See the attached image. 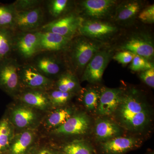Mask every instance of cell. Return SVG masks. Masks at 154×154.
Segmentation results:
<instances>
[{
    "instance_id": "14",
    "label": "cell",
    "mask_w": 154,
    "mask_h": 154,
    "mask_svg": "<svg viewBox=\"0 0 154 154\" xmlns=\"http://www.w3.org/2000/svg\"><path fill=\"white\" fill-rule=\"evenodd\" d=\"M123 51H127L148 60L153 57L154 48L149 38L136 36L129 39L122 46Z\"/></svg>"
},
{
    "instance_id": "33",
    "label": "cell",
    "mask_w": 154,
    "mask_h": 154,
    "mask_svg": "<svg viewBox=\"0 0 154 154\" xmlns=\"http://www.w3.org/2000/svg\"><path fill=\"white\" fill-rule=\"evenodd\" d=\"M139 19L142 22L147 24H152L154 22V6H151L146 8L141 12L138 16Z\"/></svg>"
},
{
    "instance_id": "20",
    "label": "cell",
    "mask_w": 154,
    "mask_h": 154,
    "mask_svg": "<svg viewBox=\"0 0 154 154\" xmlns=\"http://www.w3.org/2000/svg\"><path fill=\"white\" fill-rule=\"evenodd\" d=\"M35 119V113L28 107H17L12 113V122L19 128L28 127L34 122Z\"/></svg>"
},
{
    "instance_id": "7",
    "label": "cell",
    "mask_w": 154,
    "mask_h": 154,
    "mask_svg": "<svg viewBox=\"0 0 154 154\" xmlns=\"http://www.w3.org/2000/svg\"><path fill=\"white\" fill-rule=\"evenodd\" d=\"M122 95V92L119 89L102 88L96 109L97 113L102 116H106L115 113L121 102Z\"/></svg>"
},
{
    "instance_id": "18",
    "label": "cell",
    "mask_w": 154,
    "mask_h": 154,
    "mask_svg": "<svg viewBox=\"0 0 154 154\" xmlns=\"http://www.w3.org/2000/svg\"><path fill=\"white\" fill-rule=\"evenodd\" d=\"M42 90L31 89L22 94L21 99L22 102L31 107L40 110H45L49 105V99Z\"/></svg>"
},
{
    "instance_id": "4",
    "label": "cell",
    "mask_w": 154,
    "mask_h": 154,
    "mask_svg": "<svg viewBox=\"0 0 154 154\" xmlns=\"http://www.w3.org/2000/svg\"><path fill=\"white\" fill-rule=\"evenodd\" d=\"M83 21L81 17L75 14H69L43 25L40 31L51 32L72 38L77 31H79Z\"/></svg>"
},
{
    "instance_id": "25",
    "label": "cell",
    "mask_w": 154,
    "mask_h": 154,
    "mask_svg": "<svg viewBox=\"0 0 154 154\" xmlns=\"http://www.w3.org/2000/svg\"><path fill=\"white\" fill-rule=\"evenodd\" d=\"M16 12L12 5H0V28L14 29Z\"/></svg>"
},
{
    "instance_id": "10",
    "label": "cell",
    "mask_w": 154,
    "mask_h": 154,
    "mask_svg": "<svg viewBox=\"0 0 154 154\" xmlns=\"http://www.w3.org/2000/svg\"><path fill=\"white\" fill-rule=\"evenodd\" d=\"M38 42L37 31L22 32L14 39V46L20 55L29 58L39 52Z\"/></svg>"
},
{
    "instance_id": "12",
    "label": "cell",
    "mask_w": 154,
    "mask_h": 154,
    "mask_svg": "<svg viewBox=\"0 0 154 154\" xmlns=\"http://www.w3.org/2000/svg\"><path fill=\"white\" fill-rule=\"evenodd\" d=\"M102 143V150L106 154H122L138 146L140 143L135 138L119 136Z\"/></svg>"
},
{
    "instance_id": "11",
    "label": "cell",
    "mask_w": 154,
    "mask_h": 154,
    "mask_svg": "<svg viewBox=\"0 0 154 154\" xmlns=\"http://www.w3.org/2000/svg\"><path fill=\"white\" fill-rule=\"evenodd\" d=\"M39 51H58L68 46L71 38L51 32L37 31Z\"/></svg>"
},
{
    "instance_id": "32",
    "label": "cell",
    "mask_w": 154,
    "mask_h": 154,
    "mask_svg": "<svg viewBox=\"0 0 154 154\" xmlns=\"http://www.w3.org/2000/svg\"><path fill=\"white\" fill-rule=\"evenodd\" d=\"M42 1L38 0H18L12 4L16 12L28 11L38 7Z\"/></svg>"
},
{
    "instance_id": "29",
    "label": "cell",
    "mask_w": 154,
    "mask_h": 154,
    "mask_svg": "<svg viewBox=\"0 0 154 154\" xmlns=\"http://www.w3.org/2000/svg\"><path fill=\"white\" fill-rule=\"evenodd\" d=\"M153 67V64L146 59L134 54L130 69L134 72H142Z\"/></svg>"
},
{
    "instance_id": "16",
    "label": "cell",
    "mask_w": 154,
    "mask_h": 154,
    "mask_svg": "<svg viewBox=\"0 0 154 154\" xmlns=\"http://www.w3.org/2000/svg\"><path fill=\"white\" fill-rule=\"evenodd\" d=\"M121 133L120 127L111 120L101 119L96 122L95 128V135L98 140L101 142L118 137Z\"/></svg>"
},
{
    "instance_id": "17",
    "label": "cell",
    "mask_w": 154,
    "mask_h": 154,
    "mask_svg": "<svg viewBox=\"0 0 154 154\" xmlns=\"http://www.w3.org/2000/svg\"><path fill=\"white\" fill-rule=\"evenodd\" d=\"M34 134L30 131H25L13 138L7 154H29L33 143Z\"/></svg>"
},
{
    "instance_id": "19",
    "label": "cell",
    "mask_w": 154,
    "mask_h": 154,
    "mask_svg": "<svg viewBox=\"0 0 154 154\" xmlns=\"http://www.w3.org/2000/svg\"><path fill=\"white\" fill-rule=\"evenodd\" d=\"M33 65L45 76L57 75L61 69V63L57 59L49 55H42L37 58Z\"/></svg>"
},
{
    "instance_id": "21",
    "label": "cell",
    "mask_w": 154,
    "mask_h": 154,
    "mask_svg": "<svg viewBox=\"0 0 154 154\" xmlns=\"http://www.w3.org/2000/svg\"><path fill=\"white\" fill-rule=\"evenodd\" d=\"M140 3L131 1L119 6L116 11L115 19L118 21H125L132 19L139 12Z\"/></svg>"
},
{
    "instance_id": "22",
    "label": "cell",
    "mask_w": 154,
    "mask_h": 154,
    "mask_svg": "<svg viewBox=\"0 0 154 154\" xmlns=\"http://www.w3.org/2000/svg\"><path fill=\"white\" fill-rule=\"evenodd\" d=\"M14 138V131L11 122L4 119L0 122V154H6Z\"/></svg>"
},
{
    "instance_id": "8",
    "label": "cell",
    "mask_w": 154,
    "mask_h": 154,
    "mask_svg": "<svg viewBox=\"0 0 154 154\" xmlns=\"http://www.w3.org/2000/svg\"><path fill=\"white\" fill-rule=\"evenodd\" d=\"M44 14L40 7L16 12L14 28L22 32L33 31L41 25L43 22Z\"/></svg>"
},
{
    "instance_id": "35",
    "label": "cell",
    "mask_w": 154,
    "mask_h": 154,
    "mask_svg": "<svg viewBox=\"0 0 154 154\" xmlns=\"http://www.w3.org/2000/svg\"><path fill=\"white\" fill-rule=\"evenodd\" d=\"M140 79L146 85L151 88H154V67L143 71L140 75Z\"/></svg>"
},
{
    "instance_id": "3",
    "label": "cell",
    "mask_w": 154,
    "mask_h": 154,
    "mask_svg": "<svg viewBox=\"0 0 154 154\" xmlns=\"http://www.w3.org/2000/svg\"><path fill=\"white\" fill-rule=\"evenodd\" d=\"M19 66L17 61L11 58L0 61V87L10 94H15L20 88Z\"/></svg>"
},
{
    "instance_id": "26",
    "label": "cell",
    "mask_w": 154,
    "mask_h": 154,
    "mask_svg": "<svg viewBox=\"0 0 154 154\" xmlns=\"http://www.w3.org/2000/svg\"><path fill=\"white\" fill-rule=\"evenodd\" d=\"M79 86L76 78L70 73L62 75L57 83V90L65 93L72 94L78 89Z\"/></svg>"
},
{
    "instance_id": "28",
    "label": "cell",
    "mask_w": 154,
    "mask_h": 154,
    "mask_svg": "<svg viewBox=\"0 0 154 154\" xmlns=\"http://www.w3.org/2000/svg\"><path fill=\"white\" fill-rule=\"evenodd\" d=\"M99 94L95 89L91 88L85 92L83 102L86 109L90 111L97 109L99 103Z\"/></svg>"
},
{
    "instance_id": "23",
    "label": "cell",
    "mask_w": 154,
    "mask_h": 154,
    "mask_svg": "<svg viewBox=\"0 0 154 154\" xmlns=\"http://www.w3.org/2000/svg\"><path fill=\"white\" fill-rule=\"evenodd\" d=\"M14 48L12 30L0 28V61L9 58Z\"/></svg>"
},
{
    "instance_id": "36",
    "label": "cell",
    "mask_w": 154,
    "mask_h": 154,
    "mask_svg": "<svg viewBox=\"0 0 154 154\" xmlns=\"http://www.w3.org/2000/svg\"><path fill=\"white\" fill-rule=\"evenodd\" d=\"M29 154H57L51 149L47 148H42L37 149L33 152H30Z\"/></svg>"
},
{
    "instance_id": "5",
    "label": "cell",
    "mask_w": 154,
    "mask_h": 154,
    "mask_svg": "<svg viewBox=\"0 0 154 154\" xmlns=\"http://www.w3.org/2000/svg\"><path fill=\"white\" fill-rule=\"evenodd\" d=\"M19 75L21 84L31 89L43 91L52 85L51 80L38 71L33 65H19Z\"/></svg>"
},
{
    "instance_id": "31",
    "label": "cell",
    "mask_w": 154,
    "mask_h": 154,
    "mask_svg": "<svg viewBox=\"0 0 154 154\" xmlns=\"http://www.w3.org/2000/svg\"><path fill=\"white\" fill-rule=\"evenodd\" d=\"M72 95V93H65L56 90L51 92L48 97L50 103L59 106L66 104L71 99Z\"/></svg>"
},
{
    "instance_id": "27",
    "label": "cell",
    "mask_w": 154,
    "mask_h": 154,
    "mask_svg": "<svg viewBox=\"0 0 154 154\" xmlns=\"http://www.w3.org/2000/svg\"><path fill=\"white\" fill-rule=\"evenodd\" d=\"M62 154H93L91 147L82 141L75 140L66 144L61 149Z\"/></svg>"
},
{
    "instance_id": "13",
    "label": "cell",
    "mask_w": 154,
    "mask_h": 154,
    "mask_svg": "<svg viewBox=\"0 0 154 154\" xmlns=\"http://www.w3.org/2000/svg\"><path fill=\"white\" fill-rule=\"evenodd\" d=\"M116 28L108 23L97 21H83L79 32L83 36L92 38H105L115 32Z\"/></svg>"
},
{
    "instance_id": "15",
    "label": "cell",
    "mask_w": 154,
    "mask_h": 154,
    "mask_svg": "<svg viewBox=\"0 0 154 154\" xmlns=\"http://www.w3.org/2000/svg\"><path fill=\"white\" fill-rule=\"evenodd\" d=\"M115 3L113 0H86L82 3V7L88 17L101 19L108 14Z\"/></svg>"
},
{
    "instance_id": "30",
    "label": "cell",
    "mask_w": 154,
    "mask_h": 154,
    "mask_svg": "<svg viewBox=\"0 0 154 154\" xmlns=\"http://www.w3.org/2000/svg\"><path fill=\"white\" fill-rule=\"evenodd\" d=\"M67 0H53L49 3L48 9L51 16L54 17L60 16L64 13L69 6Z\"/></svg>"
},
{
    "instance_id": "24",
    "label": "cell",
    "mask_w": 154,
    "mask_h": 154,
    "mask_svg": "<svg viewBox=\"0 0 154 154\" xmlns=\"http://www.w3.org/2000/svg\"><path fill=\"white\" fill-rule=\"evenodd\" d=\"M72 116V110L70 108H63L56 110L49 115L46 121L49 128H57L62 125Z\"/></svg>"
},
{
    "instance_id": "34",
    "label": "cell",
    "mask_w": 154,
    "mask_h": 154,
    "mask_svg": "<svg viewBox=\"0 0 154 154\" xmlns=\"http://www.w3.org/2000/svg\"><path fill=\"white\" fill-rule=\"evenodd\" d=\"M134 55V54L129 51H122L116 54L113 58L119 63L125 65L131 62Z\"/></svg>"
},
{
    "instance_id": "1",
    "label": "cell",
    "mask_w": 154,
    "mask_h": 154,
    "mask_svg": "<svg viewBox=\"0 0 154 154\" xmlns=\"http://www.w3.org/2000/svg\"><path fill=\"white\" fill-rule=\"evenodd\" d=\"M119 124L131 131L145 129L150 121V113L146 103L134 93L123 94L115 112Z\"/></svg>"
},
{
    "instance_id": "9",
    "label": "cell",
    "mask_w": 154,
    "mask_h": 154,
    "mask_svg": "<svg viewBox=\"0 0 154 154\" xmlns=\"http://www.w3.org/2000/svg\"><path fill=\"white\" fill-rule=\"evenodd\" d=\"M90 118L86 113L72 115L64 124L54 130L57 134L82 135L88 132L90 128Z\"/></svg>"
},
{
    "instance_id": "6",
    "label": "cell",
    "mask_w": 154,
    "mask_h": 154,
    "mask_svg": "<svg viewBox=\"0 0 154 154\" xmlns=\"http://www.w3.org/2000/svg\"><path fill=\"white\" fill-rule=\"evenodd\" d=\"M110 56L109 52L106 51H99L96 53L85 68L82 81L91 83L101 82Z\"/></svg>"
},
{
    "instance_id": "2",
    "label": "cell",
    "mask_w": 154,
    "mask_h": 154,
    "mask_svg": "<svg viewBox=\"0 0 154 154\" xmlns=\"http://www.w3.org/2000/svg\"><path fill=\"white\" fill-rule=\"evenodd\" d=\"M99 49V45L94 41L84 38L78 39L73 45L71 53L74 67L77 70L85 68Z\"/></svg>"
}]
</instances>
